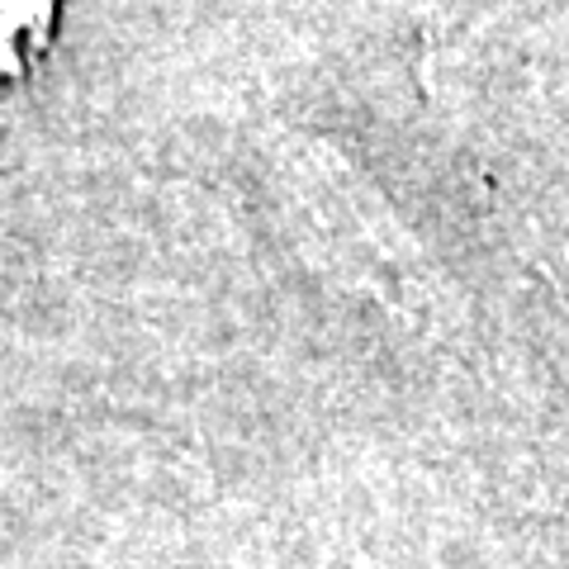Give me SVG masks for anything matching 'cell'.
Returning a JSON list of instances; mask_svg holds the SVG:
<instances>
[{
	"mask_svg": "<svg viewBox=\"0 0 569 569\" xmlns=\"http://www.w3.org/2000/svg\"><path fill=\"white\" fill-rule=\"evenodd\" d=\"M52 0H6V52L10 62H24L48 33Z\"/></svg>",
	"mask_w": 569,
	"mask_h": 569,
	"instance_id": "cell-1",
	"label": "cell"
}]
</instances>
